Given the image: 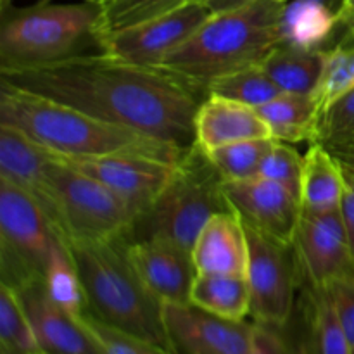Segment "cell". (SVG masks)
<instances>
[{"label": "cell", "mask_w": 354, "mask_h": 354, "mask_svg": "<svg viewBox=\"0 0 354 354\" xmlns=\"http://www.w3.org/2000/svg\"><path fill=\"white\" fill-rule=\"evenodd\" d=\"M273 144H275V138H252V140L234 142V144L203 152L221 176V180L230 182V180L258 176L259 166Z\"/></svg>", "instance_id": "4316f807"}, {"label": "cell", "mask_w": 354, "mask_h": 354, "mask_svg": "<svg viewBox=\"0 0 354 354\" xmlns=\"http://www.w3.org/2000/svg\"><path fill=\"white\" fill-rule=\"evenodd\" d=\"M2 83L66 104L90 116L147 133L185 151L207 93L162 68L100 54H73L47 64L0 68Z\"/></svg>", "instance_id": "6da1fadb"}, {"label": "cell", "mask_w": 354, "mask_h": 354, "mask_svg": "<svg viewBox=\"0 0 354 354\" xmlns=\"http://www.w3.org/2000/svg\"><path fill=\"white\" fill-rule=\"evenodd\" d=\"M254 2H258V0H203L204 6L211 10V14H220V12H228V10L242 9V7H248Z\"/></svg>", "instance_id": "8d00e7d4"}, {"label": "cell", "mask_w": 354, "mask_h": 354, "mask_svg": "<svg viewBox=\"0 0 354 354\" xmlns=\"http://www.w3.org/2000/svg\"><path fill=\"white\" fill-rule=\"evenodd\" d=\"M0 354H45V353H21V351H10V349L0 348Z\"/></svg>", "instance_id": "ab89813d"}, {"label": "cell", "mask_w": 354, "mask_h": 354, "mask_svg": "<svg viewBox=\"0 0 354 354\" xmlns=\"http://www.w3.org/2000/svg\"><path fill=\"white\" fill-rule=\"evenodd\" d=\"M344 192V165L325 145L313 142L304 154L301 206L308 211L339 209Z\"/></svg>", "instance_id": "44dd1931"}, {"label": "cell", "mask_w": 354, "mask_h": 354, "mask_svg": "<svg viewBox=\"0 0 354 354\" xmlns=\"http://www.w3.org/2000/svg\"><path fill=\"white\" fill-rule=\"evenodd\" d=\"M54 162L61 237L66 242L114 241L130 232L137 211L120 194L55 159Z\"/></svg>", "instance_id": "ba28073f"}, {"label": "cell", "mask_w": 354, "mask_h": 354, "mask_svg": "<svg viewBox=\"0 0 354 354\" xmlns=\"http://www.w3.org/2000/svg\"><path fill=\"white\" fill-rule=\"evenodd\" d=\"M47 152L61 165L83 173L120 194L137 214L152 204L178 168V165L144 156H64Z\"/></svg>", "instance_id": "8fae6325"}, {"label": "cell", "mask_w": 354, "mask_h": 354, "mask_svg": "<svg viewBox=\"0 0 354 354\" xmlns=\"http://www.w3.org/2000/svg\"><path fill=\"white\" fill-rule=\"evenodd\" d=\"M54 159L16 128L0 123V176L33 197L61 235Z\"/></svg>", "instance_id": "9a60e30c"}, {"label": "cell", "mask_w": 354, "mask_h": 354, "mask_svg": "<svg viewBox=\"0 0 354 354\" xmlns=\"http://www.w3.org/2000/svg\"><path fill=\"white\" fill-rule=\"evenodd\" d=\"M99 6L40 3L14 10L0 30V68L47 64L76 54L85 37L93 38Z\"/></svg>", "instance_id": "8992f818"}, {"label": "cell", "mask_w": 354, "mask_h": 354, "mask_svg": "<svg viewBox=\"0 0 354 354\" xmlns=\"http://www.w3.org/2000/svg\"><path fill=\"white\" fill-rule=\"evenodd\" d=\"M279 2H283V3H286V2H287V0H279Z\"/></svg>", "instance_id": "f6af8a7d"}, {"label": "cell", "mask_w": 354, "mask_h": 354, "mask_svg": "<svg viewBox=\"0 0 354 354\" xmlns=\"http://www.w3.org/2000/svg\"><path fill=\"white\" fill-rule=\"evenodd\" d=\"M197 273H248L249 241L242 218L234 209L214 213L201 230L192 249Z\"/></svg>", "instance_id": "ac0fdd59"}, {"label": "cell", "mask_w": 354, "mask_h": 354, "mask_svg": "<svg viewBox=\"0 0 354 354\" xmlns=\"http://www.w3.org/2000/svg\"><path fill=\"white\" fill-rule=\"evenodd\" d=\"M339 158L354 152V90L332 104L318 123L317 140Z\"/></svg>", "instance_id": "4dcf8cb0"}, {"label": "cell", "mask_w": 354, "mask_h": 354, "mask_svg": "<svg viewBox=\"0 0 354 354\" xmlns=\"http://www.w3.org/2000/svg\"><path fill=\"white\" fill-rule=\"evenodd\" d=\"M196 145L207 152L221 145L252 138H273L256 107L218 95H206L194 121Z\"/></svg>", "instance_id": "d6986e66"}, {"label": "cell", "mask_w": 354, "mask_h": 354, "mask_svg": "<svg viewBox=\"0 0 354 354\" xmlns=\"http://www.w3.org/2000/svg\"><path fill=\"white\" fill-rule=\"evenodd\" d=\"M207 95L225 97L251 107H259L283 93L261 66L241 69L230 75L220 76L207 85Z\"/></svg>", "instance_id": "83f0119b"}, {"label": "cell", "mask_w": 354, "mask_h": 354, "mask_svg": "<svg viewBox=\"0 0 354 354\" xmlns=\"http://www.w3.org/2000/svg\"><path fill=\"white\" fill-rule=\"evenodd\" d=\"M190 2H203V0H190Z\"/></svg>", "instance_id": "ee69618b"}, {"label": "cell", "mask_w": 354, "mask_h": 354, "mask_svg": "<svg viewBox=\"0 0 354 354\" xmlns=\"http://www.w3.org/2000/svg\"><path fill=\"white\" fill-rule=\"evenodd\" d=\"M190 0H106L99 3L93 40L173 12Z\"/></svg>", "instance_id": "484cf974"}, {"label": "cell", "mask_w": 354, "mask_h": 354, "mask_svg": "<svg viewBox=\"0 0 354 354\" xmlns=\"http://www.w3.org/2000/svg\"><path fill=\"white\" fill-rule=\"evenodd\" d=\"M44 287L48 297L76 320L88 311L82 279L64 239H59L52 249L44 273Z\"/></svg>", "instance_id": "d4e9b609"}, {"label": "cell", "mask_w": 354, "mask_h": 354, "mask_svg": "<svg viewBox=\"0 0 354 354\" xmlns=\"http://www.w3.org/2000/svg\"><path fill=\"white\" fill-rule=\"evenodd\" d=\"M248 354H292V351L283 335L280 334V328L254 322L252 344Z\"/></svg>", "instance_id": "e575fe53"}, {"label": "cell", "mask_w": 354, "mask_h": 354, "mask_svg": "<svg viewBox=\"0 0 354 354\" xmlns=\"http://www.w3.org/2000/svg\"><path fill=\"white\" fill-rule=\"evenodd\" d=\"M99 354H173L168 349L104 324L86 311L80 318Z\"/></svg>", "instance_id": "1f68e13d"}, {"label": "cell", "mask_w": 354, "mask_h": 354, "mask_svg": "<svg viewBox=\"0 0 354 354\" xmlns=\"http://www.w3.org/2000/svg\"><path fill=\"white\" fill-rule=\"evenodd\" d=\"M342 26L346 28V33L344 37H342V40H339V44L354 45V16L349 17V19H346L344 23H342Z\"/></svg>", "instance_id": "74e56055"}, {"label": "cell", "mask_w": 354, "mask_h": 354, "mask_svg": "<svg viewBox=\"0 0 354 354\" xmlns=\"http://www.w3.org/2000/svg\"><path fill=\"white\" fill-rule=\"evenodd\" d=\"M245 225V223H244ZM249 241V263L245 279L251 292V315L256 324L283 328L294 308L292 263L289 251L272 239L245 225Z\"/></svg>", "instance_id": "30bf717a"}, {"label": "cell", "mask_w": 354, "mask_h": 354, "mask_svg": "<svg viewBox=\"0 0 354 354\" xmlns=\"http://www.w3.org/2000/svg\"><path fill=\"white\" fill-rule=\"evenodd\" d=\"M232 209L248 227L286 248H292L303 206L294 194L272 180L252 176L221 182Z\"/></svg>", "instance_id": "7c38bea8"}, {"label": "cell", "mask_w": 354, "mask_h": 354, "mask_svg": "<svg viewBox=\"0 0 354 354\" xmlns=\"http://www.w3.org/2000/svg\"><path fill=\"white\" fill-rule=\"evenodd\" d=\"M342 159V158H341ZM346 161H349V162H351V165L354 166V152H353V154L351 156H349V158L348 159H346Z\"/></svg>", "instance_id": "7bdbcfd3"}, {"label": "cell", "mask_w": 354, "mask_h": 354, "mask_svg": "<svg viewBox=\"0 0 354 354\" xmlns=\"http://www.w3.org/2000/svg\"><path fill=\"white\" fill-rule=\"evenodd\" d=\"M85 2H90V3H97V6H99V3L106 2V0H85Z\"/></svg>", "instance_id": "b9f144b4"}, {"label": "cell", "mask_w": 354, "mask_h": 354, "mask_svg": "<svg viewBox=\"0 0 354 354\" xmlns=\"http://www.w3.org/2000/svg\"><path fill=\"white\" fill-rule=\"evenodd\" d=\"M221 176L199 147L176 168L162 192L137 214L128 241H158L192 256L201 230L214 213L232 209L221 190Z\"/></svg>", "instance_id": "5b68a950"}, {"label": "cell", "mask_w": 354, "mask_h": 354, "mask_svg": "<svg viewBox=\"0 0 354 354\" xmlns=\"http://www.w3.org/2000/svg\"><path fill=\"white\" fill-rule=\"evenodd\" d=\"M123 239L138 277L162 304L190 303V287L197 272L189 252L166 242Z\"/></svg>", "instance_id": "2e32d148"}, {"label": "cell", "mask_w": 354, "mask_h": 354, "mask_svg": "<svg viewBox=\"0 0 354 354\" xmlns=\"http://www.w3.org/2000/svg\"><path fill=\"white\" fill-rule=\"evenodd\" d=\"M272 137L286 144L317 140L318 111L310 93H280L270 102L256 107Z\"/></svg>", "instance_id": "7402d4cb"}, {"label": "cell", "mask_w": 354, "mask_h": 354, "mask_svg": "<svg viewBox=\"0 0 354 354\" xmlns=\"http://www.w3.org/2000/svg\"><path fill=\"white\" fill-rule=\"evenodd\" d=\"M7 2V0H3V3H6Z\"/></svg>", "instance_id": "bcb514c9"}, {"label": "cell", "mask_w": 354, "mask_h": 354, "mask_svg": "<svg viewBox=\"0 0 354 354\" xmlns=\"http://www.w3.org/2000/svg\"><path fill=\"white\" fill-rule=\"evenodd\" d=\"M66 244L82 279L88 313L111 327L171 351L162 303L138 277L127 254L124 239Z\"/></svg>", "instance_id": "277c9868"}, {"label": "cell", "mask_w": 354, "mask_h": 354, "mask_svg": "<svg viewBox=\"0 0 354 354\" xmlns=\"http://www.w3.org/2000/svg\"><path fill=\"white\" fill-rule=\"evenodd\" d=\"M31 322L38 346L45 354H99L82 322L48 297L44 280L14 289Z\"/></svg>", "instance_id": "e0dca14e"}, {"label": "cell", "mask_w": 354, "mask_h": 354, "mask_svg": "<svg viewBox=\"0 0 354 354\" xmlns=\"http://www.w3.org/2000/svg\"><path fill=\"white\" fill-rule=\"evenodd\" d=\"M283 7L279 0H258L242 9L211 14L158 68L207 93L213 80L259 66L282 45Z\"/></svg>", "instance_id": "3957f363"}, {"label": "cell", "mask_w": 354, "mask_h": 354, "mask_svg": "<svg viewBox=\"0 0 354 354\" xmlns=\"http://www.w3.org/2000/svg\"><path fill=\"white\" fill-rule=\"evenodd\" d=\"M303 161L304 156H301L292 145L275 140L273 147L270 149L259 166L258 176L280 183L301 201Z\"/></svg>", "instance_id": "d6a6232c"}, {"label": "cell", "mask_w": 354, "mask_h": 354, "mask_svg": "<svg viewBox=\"0 0 354 354\" xmlns=\"http://www.w3.org/2000/svg\"><path fill=\"white\" fill-rule=\"evenodd\" d=\"M292 249L311 289H327L334 280L348 275L353 252L341 211L301 213Z\"/></svg>", "instance_id": "4fadbf2b"}, {"label": "cell", "mask_w": 354, "mask_h": 354, "mask_svg": "<svg viewBox=\"0 0 354 354\" xmlns=\"http://www.w3.org/2000/svg\"><path fill=\"white\" fill-rule=\"evenodd\" d=\"M325 59L327 50H306L282 44L259 66L282 92L311 95L325 68Z\"/></svg>", "instance_id": "cb8c5ba5"}, {"label": "cell", "mask_w": 354, "mask_h": 354, "mask_svg": "<svg viewBox=\"0 0 354 354\" xmlns=\"http://www.w3.org/2000/svg\"><path fill=\"white\" fill-rule=\"evenodd\" d=\"M166 334L175 354H248L254 324L227 320L192 303L162 304Z\"/></svg>", "instance_id": "5bb4252c"}, {"label": "cell", "mask_w": 354, "mask_h": 354, "mask_svg": "<svg viewBox=\"0 0 354 354\" xmlns=\"http://www.w3.org/2000/svg\"><path fill=\"white\" fill-rule=\"evenodd\" d=\"M282 44L306 50H328L325 45L342 26L341 9L330 0H292L282 14Z\"/></svg>", "instance_id": "ffe728a7"}, {"label": "cell", "mask_w": 354, "mask_h": 354, "mask_svg": "<svg viewBox=\"0 0 354 354\" xmlns=\"http://www.w3.org/2000/svg\"><path fill=\"white\" fill-rule=\"evenodd\" d=\"M61 235L40 204L0 176V249L2 282L12 289L44 280L45 268Z\"/></svg>", "instance_id": "52a82bcc"}, {"label": "cell", "mask_w": 354, "mask_h": 354, "mask_svg": "<svg viewBox=\"0 0 354 354\" xmlns=\"http://www.w3.org/2000/svg\"><path fill=\"white\" fill-rule=\"evenodd\" d=\"M0 348L41 353L31 322L12 287L0 283Z\"/></svg>", "instance_id": "f546056e"}, {"label": "cell", "mask_w": 354, "mask_h": 354, "mask_svg": "<svg viewBox=\"0 0 354 354\" xmlns=\"http://www.w3.org/2000/svg\"><path fill=\"white\" fill-rule=\"evenodd\" d=\"M351 354H354V351H351Z\"/></svg>", "instance_id": "7dc6e473"}, {"label": "cell", "mask_w": 354, "mask_h": 354, "mask_svg": "<svg viewBox=\"0 0 354 354\" xmlns=\"http://www.w3.org/2000/svg\"><path fill=\"white\" fill-rule=\"evenodd\" d=\"M339 9H341V17H342V23H344L346 19H349V17L354 16V0H341Z\"/></svg>", "instance_id": "f35d334b"}, {"label": "cell", "mask_w": 354, "mask_h": 354, "mask_svg": "<svg viewBox=\"0 0 354 354\" xmlns=\"http://www.w3.org/2000/svg\"><path fill=\"white\" fill-rule=\"evenodd\" d=\"M342 165H344V192H342L339 211H341L342 221H344L346 232H348L354 261V166L346 159H342Z\"/></svg>", "instance_id": "d590c367"}, {"label": "cell", "mask_w": 354, "mask_h": 354, "mask_svg": "<svg viewBox=\"0 0 354 354\" xmlns=\"http://www.w3.org/2000/svg\"><path fill=\"white\" fill-rule=\"evenodd\" d=\"M348 277H349V279H353V280H354V261H353L351 268H349V272H348Z\"/></svg>", "instance_id": "60d3db41"}, {"label": "cell", "mask_w": 354, "mask_h": 354, "mask_svg": "<svg viewBox=\"0 0 354 354\" xmlns=\"http://www.w3.org/2000/svg\"><path fill=\"white\" fill-rule=\"evenodd\" d=\"M327 289L335 311H337L339 322H341L349 346H351V351H354V280L344 275L334 280Z\"/></svg>", "instance_id": "836d02e7"}, {"label": "cell", "mask_w": 354, "mask_h": 354, "mask_svg": "<svg viewBox=\"0 0 354 354\" xmlns=\"http://www.w3.org/2000/svg\"><path fill=\"white\" fill-rule=\"evenodd\" d=\"M354 90V45L337 44L327 50L325 68L311 97L318 111V123L328 107Z\"/></svg>", "instance_id": "f1b7e54d"}, {"label": "cell", "mask_w": 354, "mask_h": 354, "mask_svg": "<svg viewBox=\"0 0 354 354\" xmlns=\"http://www.w3.org/2000/svg\"><path fill=\"white\" fill-rule=\"evenodd\" d=\"M190 303L227 320L244 322L251 315V292L242 275L196 273L190 287Z\"/></svg>", "instance_id": "603a6c76"}, {"label": "cell", "mask_w": 354, "mask_h": 354, "mask_svg": "<svg viewBox=\"0 0 354 354\" xmlns=\"http://www.w3.org/2000/svg\"><path fill=\"white\" fill-rule=\"evenodd\" d=\"M211 16L203 2H187L173 12L138 26L95 38L100 52L138 66L158 68Z\"/></svg>", "instance_id": "9c48e42d"}, {"label": "cell", "mask_w": 354, "mask_h": 354, "mask_svg": "<svg viewBox=\"0 0 354 354\" xmlns=\"http://www.w3.org/2000/svg\"><path fill=\"white\" fill-rule=\"evenodd\" d=\"M0 123L64 156H144L180 165L190 152L7 83L0 86Z\"/></svg>", "instance_id": "7a4b0ae2"}]
</instances>
